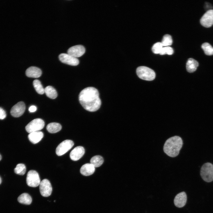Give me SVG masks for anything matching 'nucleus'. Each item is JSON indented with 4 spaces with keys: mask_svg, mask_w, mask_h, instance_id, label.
I'll return each mask as SVG.
<instances>
[{
    "mask_svg": "<svg viewBox=\"0 0 213 213\" xmlns=\"http://www.w3.org/2000/svg\"><path fill=\"white\" fill-rule=\"evenodd\" d=\"M187 195L184 192H182L175 196L174 199V203L175 206L179 208L184 206L187 201Z\"/></svg>",
    "mask_w": 213,
    "mask_h": 213,
    "instance_id": "4468645a",
    "label": "nucleus"
},
{
    "mask_svg": "<svg viewBox=\"0 0 213 213\" xmlns=\"http://www.w3.org/2000/svg\"><path fill=\"white\" fill-rule=\"evenodd\" d=\"M6 117L5 111L2 108L0 107V119L3 120Z\"/></svg>",
    "mask_w": 213,
    "mask_h": 213,
    "instance_id": "c85d7f7f",
    "label": "nucleus"
},
{
    "mask_svg": "<svg viewBox=\"0 0 213 213\" xmlns=\"http://www.w3.org/2000/svg\"><path fill=\"white\" fill-rule=\"evenodd\" d=\"M25 73L26 76L28 77L36 78L41 75L42 71L39 68L32 66L27 69Z\"/></svg>",
    "mask_w": 213,
    "mask_h": 213,
    "instance_id": "2eb2a0df",
    "label": "nucleus"
},
{
    "mask_svg": "<svg viewBox=\"0 0 213 213\" xmlns=\"http://www.w3.org/2000/svg\"><path fill=\"white\" fill-rule=\"evenodd\" d=\"M172 40L171 36L169 34L165 35L163 37L161 43L163 46H168L171 45Z\"/></svg>",
    "mask_w": 213,
    "mask_h": 213,
    "instance_id": "a878e982",
    "label": "nucleus"
},
{
    "mask_svg": "<svg viewBox=\"0 0 213 213\" xmlns=\"http://www.w3.org/2000/svg\"><path fill=\"white\" fill-rule=\"evenodd\" d=\"M62 129L61 125L58 123L52 122L46 126V129L50 133H55L59 131Z\"/></svg>",
    "mask_w": 213,
    "mask_h": 213,
    "instance_id": "aec40b11",
    "label": "nucleus"
},
{
    "mask_svg": "<svg viewBox=\"0 0 213 213\" xmlns=\"http://www.w3.org/2000/svg\"><path fill=\"white\" fill-rule=\"evenodd\" d=\"M95 167L91 163L83 165L80 169V172L83 175L88 176L92 175L94 172Z\"/></svg>",
    "mask_w": 213,
    "mask_h": 213,
    "instance_id": "dca6fc26",
    "label": "nucleus"
},
{
    "mask_svg": "<svg viewBox=\"0 0 213 213\" xmlns=\"http://www.w3.org/2000/svg\"><path fill=\"white\" fill-rule=\"evenodd\" d=\"M201 48L206 55L209 56L213 55V47L209 43L205 42L202 44Z\"/></svg>",
    "mask_w": 213,
    "mask_h": 213,
    "instance_id": "b1692460",
    "label": "nucleus"
},
{
    "mask_svg": "<svg viewBox=\"0 0 213 213\" xmlns=\"http://www.w3.org/2000/svg\"><path fill=\"white\" fill-rule=\"evenodd\" d=\"M26 167L25 165L22 164H17L14 169V172L17 174L23 175L25 173Z\"/></svg>",
    "mask_w": 213,
    "mask_h": 213,
    "instance_id": "393cba45",
    "label": "nucleus"
},
{
    "mask_svg": "<svg viewBox=\"0 0 213 213\" xmlns=\"http://www.w3.org/2000/svg\"><path fill=\"white\" fill-rule=\"evenodd\" d=\"M25 109V103L22 101H20L12 107L10 111V113L13 117H19L22 115Z\"/></svg>",
    "mask_w": 213,
    "mask_h": 213,
    "instance_id": "9b49d317",
    "label": "nucleus"
},
{
    "mask_svg": "<svg viewBox=\"0 0 213 213\" xmlns=\"http://www.w3.org/2000/svg\"><path fill=\"white\" fill-rule=\"evenodd\" d=\"M33 86L36 91L40 94L44 93V89L43 88L40 81L37 79L34 80L33 82Z\"/></svg>",
    "mask_w": 213,
    "mask_h": 213,
    "instance_id": "5701e85b",
    "label": "nucleus"
},
{
    "mask_svg": "<svg viewBox=\"0 0 213 213\" xmlns=\"http://www.w3.org/2000/svg\"><path fill=\"white\" fill-rule=\"evenodd\" d=\"M44 125L43 120L40 118H36L30 122L26 126L25 129L27 132L30 133L42 129Z\"/></svg>",
    "mask_w": 213,
    "mask_h": 213,
    "instance_id": "39448f33",
    "label": "nucleus"
},
{
    "mask_svg": "<svg viewBox=\"0 0 213 213\" xmlns=\"http://www.w3.org/2000/svg\"><path fill=\"white\" fill-rule=\"evenodd\" d=\"M43 134L41 131H36L29 133L28 138L30 141L33 144H36L39 142L43 138Z\"/></svg>",
    "mask_w": 213,
    "mask_h": 213,
    "instance_id": "f3484780",
    "label": "nucleus"
},
{
    "mask_svg": "<svg viewBox=\"0 0 213 213\" xmlns=\"http://www.w3.org/2000/svg\"><path fill=\"white\" fill-rule=\"evenodd\" d=\"M44 93L48 97L51 99H55L57 96V93L56 90L51 86H48L45 88Z\"/></svg>",
    "mask_w": 213,
    "mask_h": 213,
    "instance_id": "412c9836",
    "label": "nucleus"
},
{
    "mask_svg": "<svg viewBox=\"0 0 213 213\" xmlns=\"http://www.w3.org/2000/svg\"><path fill=\"white\" fill-rule=\"evenodd\" d=\"M1 177H0V184H1Z\"/></svg>",
    "mask_w": 213,
    "mask_h": 213,
    "instance_id": "7c9ffc66",
    "label": "nucleus"
},
{
    "mask_svg": "<svg viewBox=\"0 0 213 213\" xmlns=\"http://www.w3.org/2000/svg\"><path fill=\"white\" fill-rule=\"evenodd\" d=\"M26 180L28 185L31 187H36L41 182L38 174L34 170H30L28 172Z\"/></svg>",
    "mask_w": 213,
    "mask_h": 213,
    "instance_id": "423d86ee",
    "label": "nucleus"
},
{
    "mask_svg": "<svg viewBox=\"0 0 213 213\" xmlns=\"http://www.w3.org/2000/svg\"><path fill=\"white\" fill-rule=\"evenodd\" d=\"M1 155L0 154V161L1 160Z\"/></svg>",
    "mask_w": 213,
    "mask_h": 213,
    "instance_id": "2f4dec72",
    "label": "nucleus"
},
{
    "mask_svg": "<svg viewBox=\"0 0 213 213\" xmlns=\"http://www.w3.org/2000/svg\"><path fill=\"white\" fill-rule=\"evenodd\" d=\"M17 200L21 204L25 205H30L32 202V199L29 194L24 193L21 194L18 197Z\"/></svg>",
    "mask_w": 213,
    "mask_h": 213,
    "instance_id": "6ab92c4d",
    "label": "nucleus"
},
{
    "mask_svg": "<svg viewBox=\"0 0 213 213\" xmlns=\"http://www.w3.org/2000/svg\"><path fill=\"white\" fill-rule=\"evenodd\" d=\"M60 61L64 63L72 66H76L79 63L78 59L71 55L66 53H62L59 56Z\"/></svg>",
    "mask_w": 213,
    "mask_h": 213,
    "instance_id": "9d476101",
    "label": "nucleus"
},
{
    "mask_svg": "<svg viewBox=\"0 0 213 213\" xmlns=\"http://www.w3.org/2000/svg\"><path fill=\"white\" fill-rule=\"evenodd\" d=\"M183 144L181 138L178 136L172 137L165 141L163 147L164 152L172 157L177 156Z\"/></svg>",
    "mask_w": 213,
    "mask_h": 213,
    "instance_id": "f03ea898",
    "label": "nucleus"
},
{
    "mask_svg": "<svg viewBox=\"0 0 213 213\" xmlns=\"http://www.w3.org/2000/svg\"><path fill=\"white\" fill-rule=\"evenodd\" d=\"M74 143L71 140H66L60 143L56 149V152L59 156H62L69 150L73 146Z\"/></svg>",
    "mask_w": 213,
    "mask_h": 213,
    "instance_id": "0eeeda50",
    "label": "nucleus"
},
{
    "mask_svg": "<svg viewBox=\"0 0 213 213\" xmlns=\"http://www.w3.org/2000/svg\"><path fill=\"white\" fill-rule=\"evenodd\" d=\"M103 157L100 155H96L93 156L90 160V163L92 164L95 167H97L101 166L104 162Z\"/></svg>",
    "mask_w": 213,
    "mask_h": 213,
    "instance_id": "4be33fe9",
    "label": "nucleus"
},
{
    "mask_svg": "<svg viewBox=\"0 0 213 213\" xmlns=\"http://www.w3.org/2000/svg\"><path fill=\"white\" fill-rule=\"evenodd\" d=\"M136 72L138 76L143 80L151 81L154 79L155 77V73L154 71L146 66L138 67Z\"/></svg>",
    "mask_w": 213,
    "mask_h": 213,
    "instance_id": "7ed1b4c3",
    "label": "nucleus"
},
{
    "mask_svg": "<svg viewBox=\"0 0 213 213\" xmlns=\"http://www.w3.org/2000/svg\"><path fill=\"white\" fill-rule=\"evenodd\" d=\"M199 66L198 62L192 58L188 59L186 63V69L188 72L192 73L195 71Z\"/></svg>",
    "mask_w": 213,
    "mask_h": 213,
    "instance_id": "a211bd4d",
    "label": "nucleus"
},
{
    "mask_svg": "<svg viewBox=\"0 0 213 213\" xmlns=\"http://www.w3.org/2000/svg\"><path fill=\"white\" fill-rule=\"evenodd\" d=\"M173 49L171 47L169 46L163 47L159 54L160 55H164L167 54L168 55H171L173 53Z\"/></svg>",
    "mask_w": 213,
    "mask_h": 213,
    "instance_id": "cd10ccee",
    "label": "nucleus"
},
{
    "mask_svg": "<svg viewBox=\"0 0 213 213\" xmlns=\"http://www.w3.org/2000/svg\"><path fill=\"white\" fill-rule=\"evenodd\" d=\"M85 152V149L83 146H78L75 148L70 152V158L74 161L78 160L83 156Z\"/></svg>",
    "mask_w": 213,
    "mask_h": 213,
    "instance_id": "ddd939ff",
    "label": "nucleus"
},
{
    "mask_svg": "<svg viewBox=\"0 0 213 213\" xmlns=\"http://www.w3.org/2000/svg\"><path fill=\"white\" fill-rule=\"evenodd\" d=\"M85 47L81 45H77L69 48L67 50V54L75 58L82 56L85 53Z\"/></svg>",
    "mask_w": 213,
    "mask_h": 213,
    "instance_id": "f8f14e48",
    "label": "nucleus"
},
{
    "mask_svg": "<svg viewBox=\"0 0 213 213\" xmlns=\"http://www.w3.org/2000/svg\"><path fill=\"white\" fill-rule=\"evenodd\" d=\"M79 100L84 109L91 112L97 110L101 104L98 90L92 87H87L80 92Z\"/></svg>",
    "mask_w": 213,
    "mask_h": 213,
    "instance_id": "f257e3e1",
    "label": "nucleus"
},
{
    "mask_svg": "<svg viewBox=\"0 0 213 213\" xmlns=\"http://www.w3.org/2000/svg\"><path fill=\"white\" fill-rule=\"evenodd\" d=\"M163 46L161 42H157L153 46L152 48V51L154 54H159L163 47Z\"/></svg>",
    "mask_w": 213,
    "mask_h": 213,
    "instance_id": "bb28decb",
    "label": "nucleus"
},
{
    "mask_svg": "<svg viewBox=\"0 0 213 213\" xmlns=\"http://www.w3.org/2000/svg\"><path fill=\"white\" fill-rule=\"evenodd\" d=\"M40 193L42 196L48 197L52 192V187L50 181L45 179L42 180L39 185Z\"/></svg>",
    "mask_w": 213,
    "mask_h": 213,
    "instance_id": "6e6552de",
    "label": "nucleus"
},
{
    "mask_svg": "<svg viewBox=\"0 0 213 213\" xmlns=\"http://www.w3.org/2000/svg\"><path fill=\"white\" fill-rule=\"evenodd\" d=\"M200 22L205 27H211L213 25V9L208 10L202 16Z\"/></svg>",
    "mask_w": 213,
    "mask_h": 213,
    "instance_id": "1a4fd4ad",
    "label": "nucleus"
},
{
    "mask_svg": "<svg viewBox=\"0 0 213 213\" xmlns=\"http://www.w3.org/2000/svg\"><path fill=\"white\" fill-rule=\"evenodd\" d=\"M201 176L203 179L207 182L213 180V164L207 162L204 164L200 170Z\"/></svg>",
    "mask_w": 213,
    "mask_h": 213,
    "instance_id": "20e7f679",
    "label": "nucleus"
},
{
    "mask_svg": "<svg viewBox=\"0 0 213 213\" xmlns=\"http://www.w3.org/2000/svg\"><path fill=\"white\" fill-rule=\"evenodd\" d=\"M36 107L35 106L33 105L30 107L28 110L30 112H32L36 111Z\"/></svg>",
    "mask_w": 213,
    "mask_h": 213,
    "instance_id": "c756f323",
    "label": "nucleus"
}]
</instances>
